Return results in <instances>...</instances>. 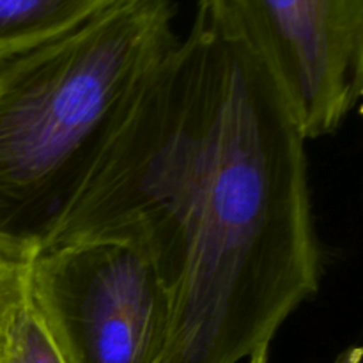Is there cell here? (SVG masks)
Segmentation results:
<instances>
[{"label": "cell", "instance_id": "cell-1", "mask_svg": "<svg viewBox=\"0 0 363 363\" xmlns=\"http://www.w3.org/2000/svg\"><path fill=\"white\" fill-rule=\"evenodd\" d=\"M305 145L268 69L197 14L43 248L140 250L172 303L160 363L250 358L321 284Z\"/></svg>", "mask_w": 363, "mask_h": 363}, {"label": "cell", "instance_id": "cell-2", "mask_svg": "<svg viewBox=\"0 0 363 363\" xmlns=\"http://www.w3.org/2000/svg\"><path fill=\"white\" fill-rule=\"evenodd\" d=\"M174 0H116L0 60V252L27 262L179 39Z\"/></svg>", "mask_w": 363, "mask_h": 363}, {"label": "cell", "instance_id": "cell-3", "mask_svg": "<svg viewBox=\"0 0 363 363\" xmlns=\"http://www.w3.org/2000/svg\"><path fill=\"white\" fill-rule=\"evenodd\" d=\"M25 296L64 363H160L170 294L155 264L116 241L43 248L25 262Z\"/></svg>", "mask_w": 363, "mask_h": 363}, {"label": "cell", "instance_id": "cell-4", "mask_svg": "<svg viewBox=\"0 0 363 363\" xmlns=\"http://www.w3.org/2000/svg\"><path fill=\"white\" fill-rule=\"evenodd\" d=\"M199 14L254 53L307 140L333 135L363 92V0H201Z\"/></svg>", "mask_w": 363, "mask_h": 363}, {"label": "cell", "instance_id": "cell-5", "mask_svg": "<svg viewBox=\"0 0 363 363\" xmlns=\"http://www.w3.org/2000/svg\"><path fill=\"white\" fill-rule=\"evenodd\" d=\"M116 0H0V60L80 27Z\"/></svg>", "mask_w": 363, "mask_h": 363}, {"label": "cell", "instance_id": "cell-6", "mask_svg": "<svg viewBox=\"0 0 363 363\" xmlns=\"http://www.w3.org/2000/svg\"><path fill=\"white\" fill-rule=\"evenodd\" d=\"M0 363H64L27 296L14 308L0 335Z\"/></svg>", "mask_w": 363, "mask_h": 363}, {"label": "cell", "instance_id": "cell-7", "mask_svg": "<svg viewBox=\"0 0 363 363\" xmlns=\"http://www.w3.org/2000/svg\"><path fill=\"white\" fill-rule=\"evenodd\" d=\"M25 298V262H16L0 252V335L14 308Z\"/></svg>", "mask_w": 363, "mask_h": 363}, {"label": "cell", "instance_id": "cell-8", "mask_svg": "<svg viewBox=\"0 0 363 363\" xmlns=\"http://www.w3.org/2000/svg\"><path fill=\"white\" fill-rule=\"evenodd\" d=\"M360 360H362V347L353 346V347H346V350H344L332 363H360Z\"/></svg>", "mask_w": 363, "mask_h": 363}, {"label": "cell", "instance_id": "cell-9", "mask_svg": "<svg viewBox=\"0 0 363 363\" xmlns=\"http://www.w3.org/2000/svg\"><path fill=\"white\" fill-rule=\"evenodd\" d=\"M268 351L269 350H261L254 353L248 358V363H268Z\"/></svg>", "mask_w": 363, "mask_h": 363}]
</instances>
